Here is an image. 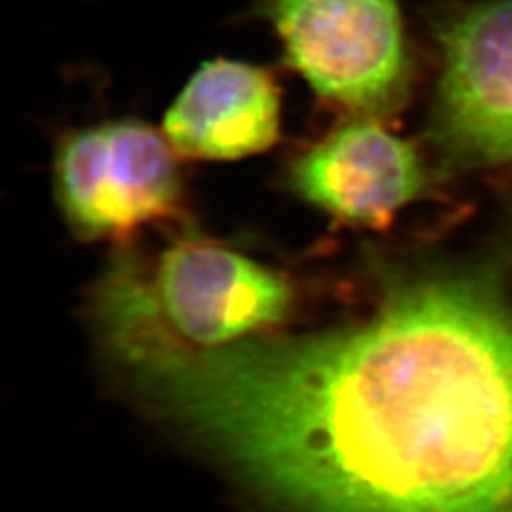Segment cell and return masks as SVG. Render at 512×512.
Wrapping results in <instances>:
<instances>
[{
  "label": "cell",
  "mask_w": 512,
  "mask_h": 512,
  "mask_svg": "<svg viewBox=\"0 0 512 512\" xmlns=\"http://www.w3.org/2000/svg\"><path fill=\"white\" fill-rule=\"evenodd\" d=\"M512 245L366 321L131 366L281 512H512Z\"/></svg>",
  "instance_id": "6da1fadb"
},
{
  "label": "cell",
  "mask_w": 512,
  "mask_h": 512,
  "mask_svg": "<svg viewBox=\"0 0 512 512\" xmlns=\"http://www.w3.org/2000/svg\"><path fill=\"white\" fill-rule=\"evenodd\" d=\"M293 283L215 239L186 232L158 255L126 253L97 283V334L126 365L226 348L283 323Z\"/></svg>",
  "instance_id": "7a4b0ae2"
},
{
  "label": "cell",
  "mask_w": 512,
  "mask_h": 512,
  "mask_svg": "<svg viewBox=\"0 0 512 512\" xmlns=\"http://www.w3.org/2000/svg\"><path fill=\"white\" fill-rule=\"evenodd\" d=\"M181 160L164 131L139 118L67 129L54 148L55 200L76 238L124 243L147 226L184 220Z\"/></svg>",
  "instance_id": "3957f363"
},
{
  "label": "cell",
  "mask_w": 512,
  "mask_h": 512,
  "mask_svg": "<svg viewBox=\"0 0 512 512\" xmlns=\"http://www.w3.org/2000/svg\"><path fill=\"white\" fill-rule=\"evenodd\" d=\"M285 63L353 116L403 109L412 80L399 0H255Z\"/></svg>",
  "instance_id": "277c9868"
},
{
  "label": "cell",
  "mask_w": 512,
  "mask_h": 512,
  "mask_svg": "<svg viewBox=\"0 0 512 512\" xmlns=\"http://www.w3.org/2000/svg\"><path fill=\"white\" fill-rule=\"evenodd\" d=\"M433 29L440 74L431 143L459 167L512 164V0L446 8Z\"/></svg>",
  "instance_id": "5b68a950"
},
{
  "label": "cell",
  "mask_w": 512,
  "mask_h": 512,
  "mask_svg": "<svg viewBox=\"0 0 512 512\" xmlns=\"http://www.w3.org/2000/svg\"><path fill=\"white\" fill-rule=\"evenodd\" d=\"M298 198L357 226L384 228L427 186L418 148L376 118L353 116L287 165Z\"/></svg>",
  "instance_id": "8992f818"
},
{
  "label": "cell",
  "mask_w": 512,
  "mask_h": 512,
  "mask_svg": "<svg viewBox=\"0 0 512 512\" xmlns=\"http://www.w3.org/2000/svg\"><path fill=\"white\" fill-rule=\"evenodd\" d=\"M183 160L228 162L275 145L281 131V88L274 73L247 61H203L177 93L162 124Z\"/></svg>",
  "instance_id": "52a82bcc"
}]
</instances>
